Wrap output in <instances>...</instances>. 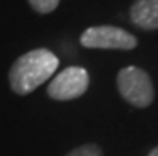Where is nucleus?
<instances>
[{
  "label": "nucleus",
  "instance_id": "4",
  "mask_svg": "<svg viewBox=\"0 0 158 156\" xmlns=\"http://www.w3.org/2000/svg\"><path fill=\"white\" fill-rule=\"evenodd\" d=\"M89 86V75L86 69L80 66H70L53 77L46 93L54 100H73L86 93Z\"/></svg>",
  "mask_w": 158,
  "mask_h": 156
},
{
  "label": "nucleus",
  "instance_id": "3",
  "mask_svg": "<svg viewBox=\"0 0 158 156\" xmlns=\"http://www.w3.org/2000/svg\"><path fill=\"white\" fill-rule=\"evenodd\" d=\"M80 43L91 50H123L137 46L136 37L117 26H93L80 35Z\"/></svg>",
  "mask_w": 158,
  "mask_h": 156
},
{
  "label": "nucleus",
  "instance_id": "6",
  "mask_svg": "<svg viewBox=\"0 0 158 156\" xmlns=\"http://www.w3.org/2000/svg\"><path fill=\"white\" fill-rule=\"evenodd\" d=\"M27 2L32 6V10L39 14H48L56 10L61 0H27Z\"/></svg>",
  "mask_w": 158,
  "mask_h": 156
},
{
  "label": "nucleus",
  "instance_id": "5",
  "mask_svg": "<svg viewBox=\"0 0 158 156\" xmlns=\"http://www.w3.org/2000/svg\"><path fill=\"white\" fill-rule=\"evenodd\" d=\"M129 18L139 29H158V0H136L129 8Z\"/></svg>",
  "mask_w": 158,
  "mask_h": 156
},
{
  "label": "nucleus",
  "instance_id": "8",
  "mask_svg": "<svg viewBox=\"0 0 158 156\" xmlns=\"http://www.w3.org/2000/svg\"><path fill=\"white\" fill-rule=\"evenodd\" d=\"M148 156H158V146H155V148L148 153Z\"/></svg>",
  "mask_w": 158,
  "mask_h": 156
},
{
  "label": "nucleus",
  "instance_id": "7",
  "mask_svg": "<svg viewBox=\"0 0 158 156\" xmlns=\"http://www.w3.org/2000/svg\"><path fill=\"white\" fill-rule=\"evenodd\" d=\"M66 156H104V151L96 143H85L70 150Z\"/></svg>",
  "mask_w": 158,
  "mask_h": 156
},
{
  "label": "nucleus",
  "instance_id": "1",
  "mask_svg": "<svg viewBox=\"0 0 158 156\" xmlns=\"http://www.w3.org/2000/svg\"><path fill=\"white\" fill-rule=\"evenodd\" d=\"M59 66V59L53 51L37 48L19 56L10 69V88L18 96H27L53 77Z\"/></svg>",
  "mask_w": 158,
  "mask_h": 156
},
{
  "label": "nucleus",
  "instance_id": "2",
  "mask_svg": "<svg viewBox=\"0 0 158 156\" xmlns=\"http://www.w3.org/2000/svg\"><path fill=\"white\" fill-rule=\"evenodd\" d=\"M117 88L126 102L139 108L148 107L155 99L153 83L148 73L134 66L125 67L118 72Z\"/></svg>",
  "mask_w": 158,
  "mask_h": 156
}]
</instances>
